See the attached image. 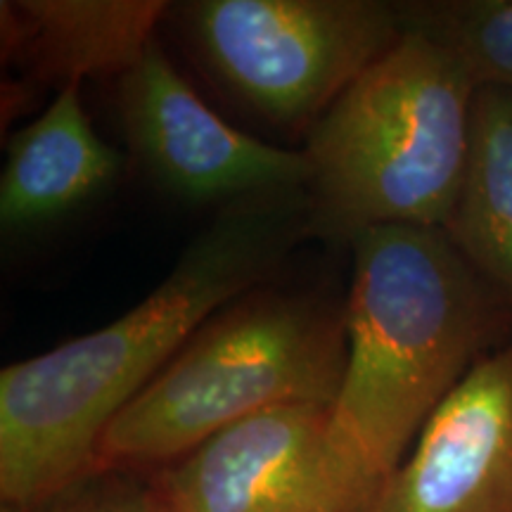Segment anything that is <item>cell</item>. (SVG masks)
<instances>
[{
	"label": "cell",
	"instance_id": "obj_1",
	"mask_svg": "<svg viewBox=\"0 0 512 512\" xmlns=\"http://www.w3.org/2000/svg\"><path fill=\"white\" fill-rule=\"evenodd\" d=\"M311 233L306 190L223 204L143 302L105 328L0 373V501L29 508L98 467V446L207 320L268 275Z\"/></svg>",
	"mask_w": 512,
	"mask_h": 512
},
{
	"label": "cell",
	"instance_id": "obj_2",
	"mask_svg": "<svg viewBox=\"0 0 512 512\" xmlns=\"http://www.w3.org/2000/svg\"><path fill=\"white\" fill-rule=\"evenodd\" d=\"M349 245L347 370L332 418L387 482L472 368L512 342V306L441 228H368Z\"/></svg>",
	"mask_w": 512,
	"mask_h": 512
},
{
	"label": "cell",
	"instance_id": "obj_3",
	"mask_svg": "<svg viewBox=\"0 0 512 512\" xmlns=\"http://www.w3.org/2000/svg\"><path fill=\"white\" fill-rule=\"evenodd\" d=\"M475 98L444 50L403 31L311 126V233L351 242L380 226L444 230L470 162Z\"/></svg>",
	"mask_w": 512,
	"mask_h": 512
},
{
	"label": "cell",
	"instance_id": "obj_4",
	"mask_svg": "<svg viewBox=\"0 0 512 512\" xmlns=\"http://www.w3.org/2000/svg\"><path fill=\"white\" fill-rule=\"evenodd\" d=\"M347 370L344 309L256 287L216 311L110 422L98 467H164L268 408L335 406Z\"/></svg>",
	"mask_w": 512,
	"mask_h": 512
},
{
	"label": "cell",
	"instance_id": "obj_5",
	"mask_svg": "<svg viewBox=\"0 0 512 512\" xmlns=\"http://www.w3.org/2000/svg\"><path fill=\"white\" fill-rule=\"evenodd\" d=\"M211 74L278 126H313L403 36L382 0H192L176 5Z\"/></svg>",
	"mask_w": 512,
	"mask_h": 512
},
{
	"label": "cell",
	"instance_id": "obj_6",
	"mask_svg": "<svg viewBox=\"0 0 512 512\" xmlns=\"http://www.w3.org/2000/svg\"><path fill=\"white\" fill-rule=\"evenodd\" d=\"M150 482L164 512H370L384 486L318 403L235 422Z\"/></svg>",
	"mask_w": 512,
	"mask_h": 512
},
{
	"label": "cell",
	"instance_id": "obj_7",
	"mask_svg": "<svg viewBox=\"0 0 512 512\" xmlns=\"http://www.w3.org/2000/svg\"><path fill=\"white\" fill-rule=\"evenodd\" d=\"M126 140L150 176L185 202H238L306 190L304 150H285L230 126L178 74L155 41L119 79Z\"/></svg>",
	"mask_w": 512,
	"mask_h": 512
},
{
	"label": "cell",
	"instance_id": "obj_8",
	"mask_svg": "<svg viewBox=\"0 0 512 512\" xmlns=\"http://www.w3.org/2000/svg\"><path fill=\"white\" fill-rule=\"evenodd\" d=\"M370 512H512V342L441 403Z\"/></svg>",
	"mask_w": 512,
	"mask_h": 512
},
{
	"label": "cell",
	"instance_id": "obj_9",
	"mask_svg": "<svg viewBox=\"0 0 512 512\" xmlns=\"http://www.w3.org/2000/svg\"><path fill=\"white\" fill-rule=\"evenodd\" d=\"M162 0H3V57L27 86L121 79L155 43Z\"/></svg>",
	"mask_w": 512,
	"mask_h": 512
},
{
	"label": "cell",
	"instance_id": "obj_10",
	"mask_svg": "<svg viewBox=\"0 0 512 512\" xmlns=\"http://www.w3.org/2000/svg\"><path fill=\"white\" fill-rule=\"evenodd\" d=\"M69 83L8 143L0 176V226L5 235L48 226L83 207L119 176L121 155L102 140Z\"/></svg>",
	"mask_w": 512,
	"mask_h": 512
},
{
	"label": "cell",
	"instance_id": "obj_11",
	"mask_svg": "<svg viewBox=\"0 0 512 512\" xmlns=\"http://www.w3.org/2000/svg\"><path fill=\"white\" fill-rule=\"evenodd\" d=\"M444 233L512 306V91H477L470 162Z\"/></svg>",
	"mask_w": 512,
	"mask_h": 512
},
{
	"label": "cell",
	"instance_id": "obj_12",
	"mask_svg": "<svg viewBox=\"0 0 512 512\" xmlns=\"http://www.w3.org/2000/svg\"><path fill=\"white\" fill-rule=\"evenodd\" d=\"M396 8L403 31L444 50L477 91H512V0H411Z\"/></svg>",
	"mask_w": 512,
	"mask_h": 512
},
{
	"label": "cell",
	"instance_id": "obj_13",
	"mask_svg": "<svg viewBox=\"0 0 512 512\" xmlns=\"http://www.w3.org/2000/svg\"><path fill=\"white\" fill-rule=\"evenodd\" d=\"M3 512H164L152 482H143L136 470L95 467L57 494L29 508Z\"/></svg>",
	"mask_w": 512,
	"mask_h": 512
}]
</instances>
